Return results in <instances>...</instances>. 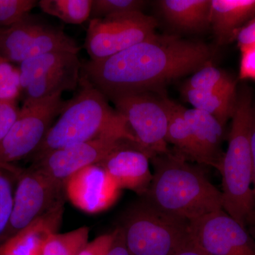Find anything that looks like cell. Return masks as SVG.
Listing matches in <instances>:
<instances>
[{
    "instance_id": "4fadbf2b",
    "label": "cell",
    "mask_w": 255,
    "mask_h": 255,
    "mask_svg": "<svg viewBox=\"0 0 255 255\" xmlns=\"http://www.w3.org/2000/svg\"><path fill=\"white\" fill-rule=\"evenodd\" d=\"M64 191L75 207L90 214L110 209L121 192L113 179L98 164L74 174L64 184Z\"/></svg>"
},
{
    "instance_id": "7c38bea8",
    "label": "cell",
    "mask_w": 255,
    "mask_h": 255,
    "mask_svg": "<svg viewBox=\"0 0 255 255\" xmlns=\"http://www.w3.org/2000/svg\"><path fill=\"white\" fill-rule=\"evenodd\" d=\"M128 142L126 139L102 137L68 146L50 152L33 166L64 187L65 182L81 169L102 162L116 149Z\"/></svg>"
},
{
    "instance_id": "44dd1931",
    "label": "cell",
    "mask_w": 255,
    "mask_h": 255,
    "mask_svg": "<svg viewBox=\"0 0 255 255\" xmlns=\"http://www.w3.org/2000/svg\"><path fill=\"white\" fill-rule=\"evenodd\" d=\"M183 95L194 109L213 116L223 127L230 119H232L236 109L237 92H200L184 88Z\"/></svg>"
},
{
    "instance_id": "603a6c76",
    "label": "cell",
    "mask_w": 255,
    "mask_h": 255,
    "mask_svg": "<svg viewBox=\"0 0 255 255\" xmlns=\"http://www.w3.org/2000/svg\"><path fill=\"white\" fill-rule=\"evenodd\" d=\"M92 0H41L43 12L69 24H81L90 18Z\"/></svg>"
},
{
    "instance_id": "6da1fadb",
    "label": "cell",
    "mask_w": 255,
    "mask_h": 255,
    "mask_svg": "<svg viewBox=\"0 0 255 255\" xmlns=\"http://www.w3.org/2000/svg\"><path fill=\"white\" fill-rule=\"evenodd\" d=\"M205 43L172 35L155 34L120 53L89 60L81 75L110 100L150 93L167 82L197 71L211 61Z\"/></svg>"
},
{
    "instance_id": "5bb4252c",
    "label": "cell",
    "mask_w": 255,
    "mask_h": 255,
    "mask_svg": "<svg viewBox=\"0 0 255 255\" xmlns=\"http://www.w3.org/2000/svg\"><path fill=\"white\" fill-rule=\"evenodd\" d=\"M150 159L137 144L128 142L97 164L105 169L121 190L130 189L142 196L152 179Z\"/></svg>"
},
{
    "instance_id": "d6986e66",
    "label": "cell",
    "mask_w": 255,
    "mask_h": 255,
    "mask_svg": "<svg viewBox=\"0 0 255 255\" xmlns=\"http://www.w3.org/2000/svg\"><path fill=\"white\" fill-rule=\"evenodd\" d=\"M82 66L80 61L65 68L46 72L23 90V101L41 100L56 94L75 90L80 83Z\"/></svg>"
},
{
    "instance_id": "d4e9b609",
    "label": "cell",
    "mask_w": 255,
    "mask_h": 255,
    "mask_svg": "<svg viewBox=\"0 0 255 255\" xmlns=\"http://www.w3.org/2000/svg\"><path fill=\"white\" fill-rule=\"evenodd\" d=\"M21 170L14 164H0V246L4 243L9 226L14 204V185Z\"/></svg>"
},
{
    "instance_id": "74e56055",
    "label": "cell",
    "mask_w": 255,
    "mask_h": 255,
    "mask_svg": "<svg viewBox=\"0 0 255 255\" xmlns=\"http://www.w3.org/2000/svg\"><path fill=\"white\" fill-rule=\"evenodd\" d=\"M0 255H1V253H0Z\"/></svg>"
},
{
    "instance_id": "ffe728a7",
    "label": "cell",
    "mask_w": 255,
    "mask_h": 255,
    "mask_svg": "<svg viewBox=\"0 0 255 255\" xmlns=\"http://www.w3.org/2000/svg\"><path fill=\"white\" fill-rule=\"evenodd\" d=\"M159 99L165 109L168 119L166 136L167 143H172L175 146L177 152L185 158L194 159L201 163L200 155L192 132L184 117L183 111L184 107L167 97Z\"/></svg>"
},
{
    "instance_id": "d6a6232c",
    "label": "cell",
    "mask_w": 255,
    "mask_h": 255,
    "mask_svg": "<svg viewBox=\"0 0 255 255\" xmlns=\"http://www.w3.org/2000/svg\"><path fill=\"white\" fill-rule=\"evenodd\" d=\"M251 148L253 155V208L247 229L253 238H255V112L253 114L251 130Z\"/></svg>"
},
{
    "instance_id": "e0dca14e",
    "label": "cell",
    "mask_w": 255,
    "mask_h": 255,
    "mask_svg": "<svg viewBox=\"0 0 255 255\" xmlns=\"http://www.w3.org/2000/svg\"><path fill=\"white\" fill-rule=\"evenodd\" d=\"M255 17V0H211L210 25L220 44L228 43L243 23Z\"/></svg>"
},
{
    "instance_id": "7402d4cb",
    "label": "cell",
    "mask_w": 255,
    "mask_h": 255,
    "mask_svg": "<svg viewBox=\"0 0 255 255\" xmlns=\"http://www.w3.org/2000/svg\"><path fill=\"white\" fill-rule=\"evenodd\" d=\"M80 61L78 53L67 51L53 52L24 60L18 67L21 91L46 72L65 68Z\"/></svg>"
},
{
    "instance_id": "8d00e7d4",
    "label": "cell",
    "mask_w": 255,
    "mask_h": 255,
    "mask_svg": "<svg viewBox=\"0 0 255 255\" xmlns=\"http://www.w3.org/2000/svg\"><path fill=\"white\" fill-rule=\"evenodd\" d=\"M35 255H42V251L38 252V253H37Z\"/></svg>"
},
{
    "instance_id": "1f68e13d",
    "label": "cell",
    "mask_w": 255,
    "mask_h": 255,
    "mask_svg": "<svg viewBox=\"0 0 255 255\" xmlns=\"http://www.w3.org/2000/svg\"><path fill=\"white\" fill-rule=\"evenodd\" d=\"M115 232L102 235L87 243L79 255H105L113 243Z\"/></svg>"
},
{
    "instance_id": "277c9868",
    "label": "cell",
    "mask_w": 255,
    "mask_h": 255,
    "mask_svg": "<svg viewBox=\"0 0 255 255\" xmlns=\"http://www.w3.org/2000/svg\"><path fill=\"white\" fill-rule=\"evenodd\" d=\"M253 114L251 90L243 87L237 94L228 150L219 169L222 175L223 209L246 228L253 208Z\"/></svg>"
},
{
    "instance_id": "9a60e30c",
    "label": "cell",
    "mask_w": 255,
    "mask_h": 255,
    "mask_svg": "<svg viewBox=\"0 0 255 255\" xmlns=\"http://www.w3.org/2000/svg\"><path fill=\"white\" fill-rule=\"evenodd\" d=\"M63 212L62 201L0 246L1 255H35L41 251L47 238L59 229Z\"/></svg>"
},
{
    "instance_id": "ba28073f",
    "label": "cell",
    "mask_w": 255,
    "mask_h": 255,
    "mask_svg": "<svg viewBox=\"0 0 255 255\" xmlns=\"http://www.w3.org/2000/svg\"><path fill=\"white\" fill-rule=\"evenodd\" d=\"M156 26L155 18L142 11L90 19L85 49L90 60L105 59L154 36Z\"/></svg>"
},
{
    "instance_id": "836d02e7",
    "label": "cell",
    "mask_w": 255,
    "mask_h": 255,
    "mask_svg": "<svg viewBox=\"0 0 255 255\" xmlns=\"http://www.w3.org/2000/svg\"><path fill=\"white\" fill-rule=\"evenodd\" d=\"M236 38L240 48L255 43V17L240 28Z\"/></svg>"
},
{
    "instance_id": "9c48e42d",
    "label": "cell",
    "mask_w": 255,
    "mask_h": 255,
    "mask_svg": "<svg viewBox=\"0 0 255 255\" xmlns=\"http://www.w3.org/2000/svg\"><path fill=\"white\" fill-rule=\"evenodd\" d=\"M110 100L127 120L139 147L150 159L169 152L166 140L168 119L160 99L150 93H141Z\"/></svg>"
},
{
    "instance_id": "e575fe53",
    "label": "cell",
    "mask_w": 255,
    "mask_h": 255,
    "mask_svg": "<svg viewBox=\"0 0 255 255\" xmlns=\"http://www.w3.org/2000/svg\"><path fill=\"white\" fill-rule=\"evenodd\" d=\"M114 237L112 246L105 255H130L126 243L123 229L120 226L114 230Z\"/></svg>"
},
{
    "instance_id": "30bf717a",
    "label": "cell",
    "mask_w": 255,
    "mask_h": 255,
    "mask_svg": "<svg viewBox=\"0 0 255 255\" xmlns=\"http://www.w3.org/2000/svg\"><path fill=\"white\" fill-rule=\"evenodd\" d=\"M64 191L63 185L34 166L22 169L16 182L4 243L63 201Z\"/></svg>"
},
{
    "instance_id": "4dcf8cb0",
    "label": "cell",
    "mask_w": 255,
    "mask_h": 255,
    "mask_svg": "<svg viewBox=\"0 0 255 255\" xmlns=\"http://www.w3.org/2000/svg\"><path fill=\"white\" fill-rule=\"evenodd\" d=\"M240 78L255 80V43L242 47Z\"/></svg>"
},
{
    "instance_id": "2e32d148",
    "label": "cell",
    "mask_w": 255,
    "mask_h": 255,
    "mask_svg": "<svg viewBox=\"0 0 255 255\" xmlns=\"http://www.w3.org/2000/svg\"><path fill=\"white\" fill-rule=\"evenodd\" d=\"M183 113L199 150L201 164L219 170L224 155L221 151L224 127L213 116L203 111L184 108Z\"/></svg>"
},
{
    "instance_id": "3957f363",
    "label": "cell",
    "mask_w": 255,
    "mask_h": 255,
    "mask_svg": "<svg viewBox=\"0 0 255 255\" xmlns=\"http://www.w3.org/2000/svg\"><path fill=\"white\" fill-rule=\"evenodd\" d=\"M187 159L170 151L152 157V179L142 198L163 212L191 221L223 209V196L204 171Z\"/></svg>"
},
{
    "instance_id": "484cf974",
    "label": "cell",
    "mask_w": 255,
    "mask_h": 255,
    "mask_svg": "<svg viewBox=\"0 0 255 255\" xmlns=\"http://www.w3.org/2000/svg\"><path fill=\"white\" fill-rule=\"evenodd\" d=\"M89 236L90 228L85 226L50 235L43 244L42 255H79L89 243Z\"/></svg>"
},
{
    "instance_id": "8fae6325",
    "label": "cell",
    "mask_w": 255,
    "mask_h": 255,
    "mask_svg": "<svg viewBox=\"0 0 255 255\" xmlns=\"http://www.w3.org/2000/svg\"><path fill=\"white\" fill-rule=\"evenodd\" d=\"M189 231L211 255H255L254 238L223 209L192 220Z\"/></svg>"
},
{
    "instance_id": "7a4b0ae2",
    "label": "cell",
    "mask_w": 255,
    "mask_h": 255,
    "mask_svg": "<svg viewBox=\"0 0 255 255\" xmlns=\"http://www.w3.org/2000/svg\"><path fill=\"white\" fill-rule=\"evenodd\" d=\"M31 158L36 162L53 151L102 137L126 139L137 144L122 114L85 77ZM138 145V144H137Z\"/></svg>"
},
{
    "instance_id": "f1b7e54d",
    "label": "cell",
    "mask_w": 255,
    "mask_h": 255,
    "mask_svg": "<svg viewBox=\"0 0 255 255\" xmlns=\"http://www.w3.org/2000/svg\"><path fill=\"white\" fill-rule=\"evenodd\" d=\"M21 92L19 68L0 55V100H17Z\"/></svg>"
},
{
    "instance_id": "52a82bcc",
    "label": "cell",
    "mask_w": 255,
    "mask_h": 255,
    "mask_svg": "<svg viewBox=\"0 0 255 255\" xmlns=\"http://www.w3.org/2000/svg\"><path fill=\"white\" fill-rule=\"evenodd\" d=\"M80 46L60 28L28 15L7 28H0V55L11 63L53 52L79 53Z\"/></svg>"
},
{
    "instance_id": "8992f818",
    "label": "cell",
    "mask_w": 255,
    "mask_h": 255,
    "mask_svg": "<svg viewBox=\"0 0 255 255\" xmlns=\"http://www.w3.org/2000/svg\"><path fill=\"white\" fill-rule=\"evenodd\" d=\"M63 93L41 100L23 101L16 122L0 142V164L31 157L66 105Z\"/></svg>"
},
{
    "instance_id": "83f0119b",
    "label": "cell",
    "mask_w": 255,
    "mask_h": 255,
    "mask_svg": "<svg viewBox=\"0 0 255 255\" xmlns=\"http://www.w3.org/2000/svg\"><path fill=\"white\" fill-rule=\"evenodd\" d=\"M38 5L36 0H0V28H7L26 17Z\"/></svg>"
},
{
    "instance_id": "d590c367",
    "label": "cell",
    "mask_w": 255,
    "mask_h": 255,
    "mask_svg": "<svg viewBox=\"0 0 255 255\" xmlns=\"http://www.w3.org/2000/svg\"><path fill=\"white\" fill-rule=\"evenodd\" d=\"M174 255H211L192 238Z\"/></svg>"
},
{
    "instance_id": "4316f807",
    "label": "cell",
    "mask_w": 255,
    "mask_h": 255,
    "mask_svg": "<svg viewBox=\"0 0 255 255\" xmlns=\"http://www.w3.org/2000/svg\"><path fill=\"white\" fill-rule=\"evenodd\" d=\"M145 4L142 0H92L90 19L142 11Z\"/></svg>"
},
{
    "instance_id": "ac0fdd59",
    "label": "cell",
    "mask_w": 255,
    "mask_h": 255,
    "mask_svg": "<svg viewBox=\"0 0 255 255\" xmlns=\"http://www.w3.org/2000/svg\"><path fill=\"white\" fill-rule=\"evenodd\" d=\"M211 0H162L161 11L171 24L181 29L201 31L210 26Z\"/></svg>"
},
{
    "instance_id": "5b68a950",
    "label": "cell",
    "mask_w": 255,
    "mask_h": 255,
    "mask_svg": "<svg viewBox=\"0 0 255 255\" xmlns=\"http://www.w3.org/2000/svg\"><path fill=\"white\" fill-rule=\"evenodd\" d=\"M189 222L142 198L127 210L120 226L130 255H174L191 239Z\"/></svg>"
},
{
    "instance_id": "cb8c5ba5",
    "label": "cell",
    "mask_w": 255,
    "mask_h": 255,
    "mask_svg": "<svg viewBox=\"0 0 255 255\" xmlns=\"http://www.w3.org/2000/svg\"><path fill=\"white\" fill-rule=\"evenodd\" d=\"M184 88L200 92L236 93V82L227 74L214 67L211 61L197 70Z\"/></svg>"
},
{
    "instance_id": "f546056e",
    "label": "cell",
    "mask_w": 255,
    "mask_h": 255,
    "mask_svg": "<svg viewBox=\"0 0 255 255\" xmlns=\"http://www.w3.org/2000/svg\"><path fill=\"white\" fill-rule=\"evenodd\" d=\"M19 113L16 100H0V142L7 135Z\"/></svg>"
}]
</instances>
